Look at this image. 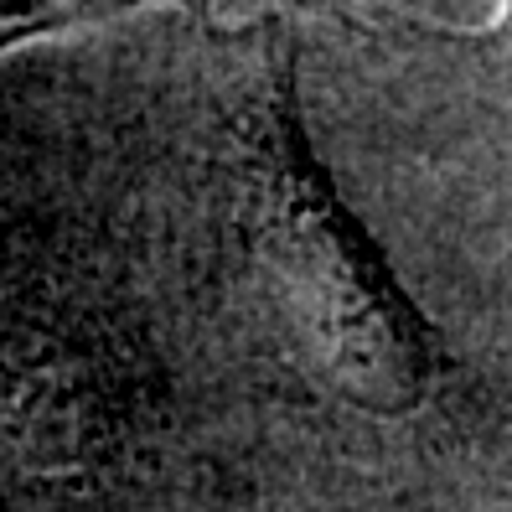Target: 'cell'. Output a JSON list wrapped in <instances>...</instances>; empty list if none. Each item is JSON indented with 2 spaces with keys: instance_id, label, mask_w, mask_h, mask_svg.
<instances>
[{
  "instance_id": "cell-1",
  "label": "cell",
  "mask_w": 512,
  "mask_h": 512,
  "mask_svg": "<svg viewBox=\"0 0 512 512\" xmlns=\"http://www.w3.org/2000/svg\"><path fill=\"white\" fill-rule=\"evenodd\" d=\"M487 37H497L502 47H512V0H502V16H497V26H492Z\"/></svg>"
}]
</instances>
